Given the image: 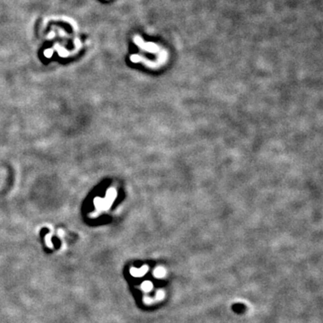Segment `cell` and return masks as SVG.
I'll return each mask as SVG.
<instances>
[{
  "mask_svg": "<svg viewBox=\"0 0 323 323\" xmlns=\"http://www.w3.org/2000/svg\"><path fill=\"white\" fill-rule=\"evenodd\" d=\"M148 271V266H143L141 268H132L130 269V274L133 275V277H143L146 274V272Z\"/></svg>",
  "mask_w": 323,
  "mask_h": 323,
  "instance_id": "cell-1",
  "label": "cell"
},
{
  "mask_svg": "<svg viewBox=\"0 0 323 323\" xmlns=\"http://www.w3.org/2000/svg\"><path fill=\"white\" fill-rule=\"evenodd\" d=\"M166 275V270L162 267H158L154 270V275L156 278H162Z\"/></svg>",
  "mask_w": 323,
  "mask_h": 323,
  "instance_id": "cell-2",
  "label": "cell"
},
{
  "mask_svg": "<svg viewBox=\"0 0 323 323\" xmlns=\"http://www.w3.org/2000/svg\"><path fill=\"white\" fill-rule=\"evenodd\" d=\"M153 286H154L153 285V283H151L150 281H145L141 285V289L145 292H150L153 289Z\"/></svg>",
  "mask_w": 323,
  "mask_h": 323,
  "instance_id": "cell-3",
  "label": "cell"
},
{
  "mask_svg": "<svg viewBox=\"0 0 323 323\" xmlns=\"http://www.w3.org/2000/svg\"><path fill=\"white\" fill-rule=\"evenodd\" d=\"M164 295H165V293H164L163 290H162V289L158 290V291L156 292L155 299H156V300H158V301H160V300H162V299H163V297H164Z\"/></svg>",
  "mask_w": 323,
  "mask_h": 323,
  "instance_id": "cell-4",
  "label": "cell"
},
{
  "mask_svg": "<svg viewBox=\"0 0 323 323\" xmlns=\"http://www.w3.org/2000/svg\"><path fill=\"white\" fill-rule=\"evenodd\" d=\"M144 302H145V303H147V304H150V303H153V299L150 298V297H148V296H145V297L144 298Z\"/></svg>",
  "mask_w": 323,
  "mask_h": 323,
  "instance_id": "cell-5",
  "label": "cell"
}]
</instances>
